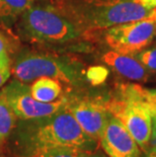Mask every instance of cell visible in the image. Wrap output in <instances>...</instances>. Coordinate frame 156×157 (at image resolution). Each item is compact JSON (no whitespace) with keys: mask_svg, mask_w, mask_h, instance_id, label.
Returning <instances> with one entry per match:
<instances>
[{"mask_svg":"<svg viewBox=\"0 0 156 157\" xmlns=\"http://www.w3.org/2000/svg\"><path fill=\"white\" fill-rule=\"evenodd\" d=\"M8 140L15 157H35L56 149L92 152L98 145V141L81 129L66 106L49 116L17 120Z\"/></svg>","mask_w":156,"mask_h":157,"instance_id":"6da1fadb","label":"cell"},{"mask_svg":"<svg viewBox=\"0 0 156 157\" xmlns=\"http://www.w3.org/2000/svg\"><path fill=\"white\" fill-rule=\"evenodd\" d=\"M54 3L78 26L84 38L142 19L151 12L136 0H56Z\"/></svg>","mask_w":156,"mask_h":157,"instance_id":"7a4b0ae2","label":"cell"},{"mask_svg":"<svg viewBox=\"0 0 156 157\" xmlns=\"http://www.w3.org/2000/svg\"><path fill=\"white\" fill-rule=\"evenodd\" d=\"M22 40L43 46H63L84 38L82 32L53 1L36 0L15 22Z\"/></svg>","mask_w":156,"mask_h":157,"instance_id":"3957f363","label":"cell"},{"mask_svg":"<svg viewBox=\"0 0 156 157\" xmlns=\"http://www.w3.org/2000/svg\"><path fill=\"white\" fill-rule=\"evenodd\" d=\"M11 72L14 79L24 83L49 77L72 87H79L84 81L83 69L75 60L53 52L29 49H22L15 55Z\"/></svg>","mask_w":156,"mask_h":157,"instance_id":"277c9868","label":"cell"},{"mask_svg":"<svg viewBox=\"0 0 156 157\" xmlns=\"http://www.w3.org/2000/svg\"><path fill=\"white\" fill-rule=\"evenodd\" d=\"M109 113L123 123L141 150L150 146L152 118L148 108L138 92L137 84H120L115 94L107 99Z\"/></svg>","mask_w":156,"mask_h":157,"instance_id":"5b68a950","label":"cell"},{"mask_svg":"<svg viewBox=\"0 0 156 157\" xmlns=\"http://www.w3.org/2000/svg\"><path fill=\"white\" fill-rule=\"evenodd\" d=\"M156 21L149 14L138 21L114 25L104 31V40L112 51L135 55L146 49L153 41Z\"/></svg>","mask_w":156,"mask_h":157,"instance_id":"8992f818","label":"cell"},{"mask_svg":"<svg viewBox=\"0 0 156 157\" xmlns=\"http://www.w3.org/2000/svg\"><path fill=\"white\" fill-rule=\"evenodd\" d=\"M0 98L9 106L17 120H29L49 116L64 109L68 96L63 94L53 102H41L31 94L29 83L13 79L0 89Z\"/></svg>","mask_w":156,"mask_h":157,"instance_id":"52a82bcc","label":"cell"},{"mask_svg":"<svg viewBox=\"0 0 156 157\" xmlns=\"http://www.w3.org/2000/svg\"><path fill=\"white\" fill-rule=\"evenodd\" d=\"M67 96V109L86 134L98 141L112 115L108 109L107 99L73 94Z\"/></svg>","mask_w":156,"mask_h":157,"instance_id":"ba28073f","label":"cell"},{"mask_svg":"<svg viewBox=\"0 0 156 157\" xmlns=\"http://www.w3.org/2000/svg\"><path fill=\"white\" fill-rule=\"evenodd\" d=\"M98 142L108 157H141L140 146L123 123L112 115L108 118Z\"/></svg>","mask_w":156,"mask_h":157,"instance_id":"9c48e42d","label":"cell"},{"mask_svg":"<svg viewBox=\"0 0 156 157\" xmlns=\"http://www.w3.org/2000/svg\"><path fill=\"white\" fill-rule=\"evenodd\" d=\"M102 62L116 73L126 79L137 82H145L149 78V72L134 55H127L108 50L101 56Z\"/></svg>","mask_w":156,"mask_h":157,"instance_id":"30bf717a","label":"cell"},{"mask_svg":"<svg viewBox=\"0 0 156 157\" xmlns=\"http://www.w3.org/2000/svg\"><path fill=\"white\" fill-rule=\"evenodd\" d=\"M32 98L41 102L56 101L63 95L62 82L54 78L40 77L29 84Z\"/></svg>","mask_w":156,"mask_h":157,"instance_id":"8fae6325","label":"cell"},{"mask_svg":"<svg viewBox=\"0 0 156 157\" xmlns=\"http://www.w3.org/2000/svg\"><path fill=\"white\" fill-rule=\"evenodd\" d=\"M36 0H0V26L7 29L12 26L26 9Z\"/></svg>","mask_w":156,"mask_h":157,"instance_id":"7c38bea8","label":"cell"},{"mask_svg":"<svg viewBox=\"0 0 156 157\" xmlns=\"http://www.w3.org/2000/svg\"><path fill=\"white\" fill-rule=\"evenodd\" d=\"M17 118L9 106L0 98V148H2L14 129Z\"/></svg>","mask_w":156,"mask_h":157,"instance_id":"4fadbf2b","label":"cell"},{"mask_svg":"<svg viewBox=\"0 0 156 157\" xmlns=\"http://www.w3.org/2000/svg\"><path fill=\"white\" fill-rule=\"evenodd\" d=\"M137 89L152 118V134L150 141V145H152L156 143V88H147L137 84Z\"/></svg>","mask_w":156,"mask_h":157,"instance_id":"5bb4252c","label":"cell"},{"mask_svg":"<svg viewBox=\"0 0 156 157\" xmlns=\"http://www.w3.org/2000/svg\"><path fill=\"white\" fill-rule=\"evenodd\" d=\"M134 56L142 63L149 73L156 74V46L142 50Z\"/></svg>","mask_w":156,"mask_h":157,"instance_id":"9a60e30c","label":"cell"},{"mask_svg":"<svg viewBox=\"0 0 156 157\" xmlns=\"http://www.w3.org/2000/svg\"><path fill=\"white\" fill-rule=\"evenodd\" d=\"M13 51L12 40H10L3 32L0 29V64L4 63H11V53Z\"/></svg>","mask_w":156,"mask_h":157,"instance_id":"2e32d148","label":"cell"},{"mask_svg":"<svg viewBox=\"0 0 156 157\" xmlns=\"http://www.w3.org/2000/svg\"><path fill=\"white\" fill-rule=\"evenodd\" d=\"M87 153L77 149H56L35 157H85Z\"/></svg>","mask_w":156,"mask_h":157,"instance_id":"e0dca14e","label":"cell"},{"mask_svg":"<svg viewBox=\"0 0 156 157\" xmlns=\"http://www.w3.org/2000/svg\"><path fill=\"white\" fill-rule=\"evenodd\" d=\"M108 75V71L107 69L104 67H101V66H96V67H92L87 71V76L88 80H90L92 82H101L102 80H105V77Z\"/></svg>","mask_w":156,"mask_h":157,"instance_id":"ac0fdd59","label":"cell"},{"mask_svg":"<svg viewBox=\"0 0 156 157\" xmlns=\"http://www.w3.org/2000/svg\"><path fill=\"white\" fill-rule=\"evenodd\" d=\"M11 66H12V62L0 64V89L6 84V82L10 78V76L12 74Z\"/></svg>","mask_w":156,"mask_h":157,"instance_id":"d6986e66","label":"cell"},{"mask_svg":"<svg viewBox=\"0 0 156 157\" xmlns=\"http://www.w3.org/2000/svg\"><path fill=\"white\" fill-rule=\"evenodd\" d=\"M136 1L149 10H152L154 7H156V0H136Z\"/></svg>","mask_w":156,"mask_h":157,"instance_id":"ffe728a7","label":"cell"},{"mask_svg":"<svg viewBox=\"0 0 156 157\" xmlns=\"http://www.w3.org/2000/svg\"><path fill=\"white\" fill-rule=\"evenodd\" d=\"M144 153V157H156V146H149V148Z\"/></svg>","mask_w":156,"mask_h":157,"instance_id":"44dd1931","label":"cell"},{"mask_svg":"<svg viewBox=\"0 0 156 157\" xmlns=\"http://www.w3.org/2000/svg\"><path fill=\"white\" fill-rule=\"evenodd\" d=\"M85 157H108V156L107 154L105 155L104 153L101 151H96V150H94V151H92V152H88Z\"/></svg>","mask_w":156,"mask_h":157,"instance_id":"7402d4cb","label":"cell"},{"mask_svg":"<svg viewBox=\"0 0 156 157\" xmlns=\"http://www.w3.org/2000/svg\"><path fill=\"white\" fill-rule=\"evenodd\" d=\"M150 14L153 16V18L155 19V21H156V7H154L153 9H152L151 12H150Z\"/></svg>","mask_w":156,"mask_h":157,"instance_id":"603a6c76","label":"cell"},{"mask_svg":"<svg viewBox=\"0 0 156 157\" xmlns=\"http://www.w3.org/2000/svg\"><path fill=\"white\" fill-rule=\"evenodd\" d=\"M154 38H155V40H156V29H155V34H154Z\"/></svg>","mask_w":156,"mask_h":157,"instance_id":"cb8c5ba5","label":"cell"},{"mask_svg":"<svg viewBox=\"0 0 156 157\" xmlns=\"http://www.w3.org/2000/svg\"><path fill=\"white\" fill-rule=\"evenodd\" d=\"M152 145H154V146H156V143H154V144H152ZM152 145H150V146H152Z\"/></svg>","mask_w":156,"mask_h":157,"instance_id":"d4e9b609","label":"cell"},{"mask_svg":"<svg viewBox=\"0 0 156 157\" xmlns=\"http://www.w3.org/2000/svg\"><path fill=\"white\" fill-rule=\"evenodd\" d=\"M0 157H1V156H0Z\"/></svg>","mask_w":156,"mask_h":157,"instance_id":"484cf974","label":"cell"}]
</instances>
